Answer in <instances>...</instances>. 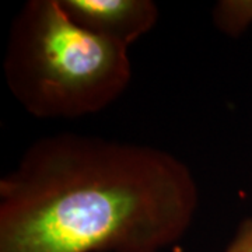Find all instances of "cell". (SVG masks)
Listing matches in <instances>:
<instances>
[{"instance_id":"6da1fadb","label":"cell","mask_w":252,"mask_h":252,"mask_svg":"<svg viewBox=\"0 0 252 252\" xmlns=\"http://www.w3.org/2000/svg\"><path fill=\"white\" fill-rule=\"evenodd\" d=\"M198 206L193 174L165 150L46 136L0 180V252H160Z\"/></svg>"},{"instance_id":"7a4b0ae2","label":"cell","mask_w":252,"mask_h":252,"mask_svg":"<svg viewBox=\"0 0 252 252\" xmlns=\"http://www.w3.org/2000/svg\"><path fill=\"white\" fill-rule=\"evenodd\" d=\"M6 84L38 119H77L115 102L132 80L129 49L74 23L61 0H30L13 20Z\"/></svg>"},{"instance_id":"3957f363","label":"cell","mask_w":252,"mask_h":252,"mask_svg":"<svg viewBox=\"0 0 252 252\" xmlns=\"http://www.w3.org/2000/svg\"><path fill=\"white\" fill-rule=\"evenodd\" d=\"M61 4L80 27L126 49L158 20L152 0H61Z\"/></svg>"},{"instance_id":"277c9868","label":"cell","mask_w":252,"mask_h":252,"mask_svg":"<svg viewBox=\"0 0 252 252\" xmlns=\"http://www.w3.org/2000/svg\"><path fill=\"white\" fill-rule=\"evenodd\" d=\"M213 21L219 31L240 36L252 26V0H220L213 9Z\"/></svg>"},{"instance_id":"5b68a950","label":"cell","mask_w":252,"mask_h":252,"mask_svg":"<svg viewBox=\"0 0 252 252\" xmlns=\"http://www.w3.org/2000/svg\"><path fill=\"white\" fill-rule=\"evenodd\" d=\"M224 252H252V217L240 224L233 241Z\"/></svg>"}]
</instances>
